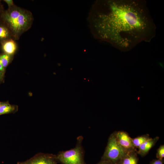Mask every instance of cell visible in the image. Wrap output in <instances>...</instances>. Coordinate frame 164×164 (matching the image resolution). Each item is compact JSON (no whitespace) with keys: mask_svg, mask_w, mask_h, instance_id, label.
Instances as JSON below:
<instances>
[{"mask_svg":"<svg viewBox=\"0 0 164 164\" xmlns=\"http://www.w3.org/2000/svg\"><path fill=\"white\" fill-rule=\"evenodd\" d=\"M18 109L17 105L11 104L8 102H3L0 106V115L15 113L17 111Z\"/></svg>","mask_w":164,"mask_h":164,"instance_id":"11","label":"cell"},{"mask_svg":"<svg viewBox=\"0 0 164 164\" xmlns=\"http://www.w3.org/2000/svg\"><path fill=\"white\" fill-rule=\"evenodd\" d=\"M88 21L95 38L122 52L129 51L155 36L156 27L144 0H98Z\"/></svg>","mask_w":164,"mask_h":164,"instance_id":"1","label":"cell"},{"mask_svg":"<svg viewBox=\"0 0 164 164\" xmlns=\"http://www.w3.org/2000/svg\"><path fill=\"white\" fill-rule=\"evenodd\" d=\"M3 1L7 4L8 8H11L15 5L12 0H4Z\"/></svg>","mask_w":164,"mask_h":164,"instance_id":"16","label":"cell"},{"mask_svg":"<svg viewBox=\"0 0 164 164\" xmlns=\"http://www.w3.org/2000/svg\"><path fill=\"white\" fill-rule=\"evenodd\" d=\"M136 150L128 152L118 164H138Z\"/></svg>","mask_w":164,"mask_h":164,"instance_id":"9","label":"cell"},{"mask_svg":"<svg viewBox=\"0 0 164 164\" xmlns=\"http://www.w3.org/2000/svg\"><path fill=\"white\" fill-rule=\"evenodd\" d=\"M4 10L3 6L1 3V1L0 0V16Z\"/></svg>","mask_w":164,"mask_h":164,"instance_id":"18","label":"cell"},{"mask_svg":"<svg viewBox=\"0 0 164 164\" xmlns=\"http://www.w3.org/2000/svg\"><path fill=\"white\" fill-rule=\"evenodd\" d=\"M33 20V15L29 11L15 5L4 10L0 16V21L9 28L14 40L19 39L30 28Z\"/></svg>","mask_w":164,"mask_h":164,"instance_id":"2","label":"cell"},{"mask_svg":"<svg viewBox=\"0 0 164 164\" xmlns=\"http://www.w3.org/2000/svg\"><path fill=\"white\" fill-rule=\"evenodd\" d=\"M150 138L149 135L147 134L132 138V141L135 147L138 148L143 143Z\"/></svg>","mask_w":164,"mask_h":164,"instance_id":"12","label":"cell"},{"mask_svg":"<svg viewBox=\"0 0 164 164\" xmlns=\"http://www.w3.org/2000/svg\"><path fill=\"white\" fill-rule=\"evenodd\" d=\"M156 156L157 159L162 160L164 157V145L160 146L157 150Z\"/></svg>","mask_w":164,"mask_h":164,"instance_id":"14","label":"cell"},{"mask_svg":"<svg viewBox=\"0 0 164 164\" xmlns=\"http://www.w3.org/2000/svg\"><path fill=\"white\" fill-rule=\"evenodd\" d=\"M159 138V137L156 136L154 138H150L145 141L138 148L137 154L143 157L145 156L155 145Z\"/></svg>","mask_w":164,"mask_h":164,"instance_id":"7","label":"cell"},{"mask_svg":"<svg viewBox=\"0 0 164 164\" xmlns=\"http://www.w3.org/2000/svg\"><path fill=\"white\" fill-rule=\"evenodd\" d=\"M56 155L39 152L29 159L17 164H58Z\"/></svg>","mask_w":164,"mask_h":164,"instance_id":"5","label":"cell"},{"mask_svg":"<svg viewBox=\"0 0 164 164\" xmlns=\"http://www.w3.org/2000/svg\"><path fill=\"white\" fill-rule=\"evenodd\" d=\"M97 164H112L110 162L106 160H101Z\"/></svg>","mask_w":164,"mask_h":164,"instance_id":"17","label":"cell"},{"mask_svg":"<svg viewBox=\"0 0 164 164\" xmlns=\"http://www.w3.org/2000/svg\"><path fill=\"white\" fill-rule=\"evenodd\" d=\"M13 56L5 53L0 54V61L3 67L5 69L12 59Z\"/></svg>","mask_w":164,"mask_h":164,"instance_id":"13","label":"cell"},{"mask_svg":"<svg viewBox=\"0 0 164 164\" xmlns=\"http://www.w3.org/2000/svg\"><path fill=\"white\" fill-rule=\"evenodd\" d=\"M163 159H157L153 160L150 162V164H163Z\"/></svg>","mask_w":164,"mask_h":164,"instance_id":"15","label":"cell"},{"mask_svg":"<svg viewBox=\"0 0 164 164\" xmlns=\"http://www.w3.org/2000/svg\"><path fill=\"white\" fill-rule=\"evenodd\" d=\"M119 145L127 152L136 150L131 138L126 132L119 131L114 132Z\"/></svg>","mask_w":164,"mask_h":164,"instance_id":"6","label":"cell"},{"mask_svg":"<svg viewBox=\"0 0 164 164\" xmlns=\"http://www.w3.org/2000/svg\"><path fill=\"white\" fill-rule=\"evenodd\" d=\"M5 73L0 71V82L3 80Z\"/></svg>","mask_w":164,"mask_h":164,"instance_id":"20","label":"cell"},{"mask_svg":"<svg viewBox=\"0 0 164 164\" xmlns=\"http://www.w3.org/2000/svg\"><path fill=\"white\" fill-rule=\"evenodd\" d=\"M1 44L2 49L6 54L13 56L17 50L16 43L12 38L7 40Z\"/></svg>","mask_w":164,"mask_h":164,"instance_id":"8","label":"cell"},{"mask_svg":"<svg viewBox=\"0 0 164 164\" xmlns=\"http://www.w3.org/2000/svg\"><path fill=\"white\" fill-rule=\"evenodd\" d=\"M12 38V33L8 27L0 21V43L9 39Z\"/></svg>","mask_w":164,"mask_h":164,"instance_id":"10","label":"cell"},{"mask_svg":"<svg viewBox=\"0 0 164 164\" xmlns=\"http://www.w3.org/2000/svg\"><path fill=\"white\" fill-rule=\"evenodd\" d=\"M2 103H3V102H0V106H1V105L2 104Z\"/></svg>","mask_w":164,"mask_h":164,"instance_id":"21","label":"cell"},{"mask_svg":"<svg viewBox=\"0 0 164 164\" xmlns=\"http://www.w3.org/2000/svg\"><path fill=\"white\" fill-rule=\"evenodd\" d=\"M5 69L2 65V63L0 61V71L5 73Z\"/></svg>","mask_w":164,"mask_h":164,"instance_id":"19","label":"cell"},{"mask_svg":"<svg viewBox=\"0 0 164 164\" xmlns=\"http://www.w3.org/2000/svg\"><path fill=\"white\" fill-rule=\"evenodd\" d=\"M127 152L118 143L113 133L108 138L101 160L108 161L112 164H118Z\"/></svg>","mask_w":164,"mask_h":164,"instance_id":"4","label":"cell"},{"mask_svg":"<svg viewBox=\"0 0 164 164\" xmlns=\"http://www.w3.org/2000/svg\"><path fill=\"white\" fill-rule=\"evenodd\" d=\"M83 137L77 138L76 146L66 151L60 152L56 155L58 162L62 164H86L84 159V152L82 146Z\"/></svg>","mask_w":164,"mask_h":164,"instance_id":"3","label":"cell"}]
</instances>
